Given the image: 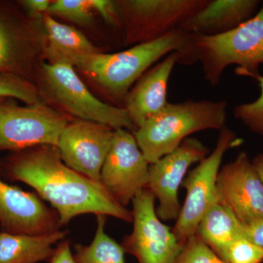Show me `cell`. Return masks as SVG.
I'll use <instances>...</instances> for the list:
<instances>
[{"instance_id":"obj_1","label":"cell","mask_w":263,"mask_h":263,"mask_svg":"<svg viewBox=\"0 0 263 263\" xmlns=\"http://www.w3.org/2000/svg\"><path fill=\"white\" fill-rule=\"evenodd\" d=\"M16 157L10 175L34 189L58 214L61 226L85 214L110 216L133 222L132 211L110 196L100 182L67 167L57 147L32 148Z\"/></svg>"},{"instance_id":"obj_2","label":"cell","mask_w":263,"mask_h":263,"mask_svg":"<svg viewBox=\"0 0 263 263\" xmlns=\"http://www.w3.org/2000/svg\"><path fill=\"white\" fill-rule=\"evenodd\" d=\"M194 37L195 34L178 29L160 39L117 53H65L48 57L50 62H69L114 98L124 100L143 74L170 53L180 52L184 56L185 65L195 63Z\"/></svg>"},{"instance_id":"obj_3","label":"cell","mask_w":263,"mask_h":263,"mask_svg":"<svg viewBox=\"0 0 263 263\" xmlns=\"http://www.w3.org/2000/svg\"><path fill=\"white\" fill-rule=\"evenodd\" d=\"M226 100H187L169 103L135 130L134 136L148 163L174 152L194 133L226 127Z\"/></svg>"},{"instance_id":"obj_4","label":"cell","mask_w":263,"mask_h":263,"mask_svg":"<svg viewBox=\"0 0 263 263\" xmlns=\"http://www.w3.org/2000/svg\"><path fill=\"white\" fill-rule=\"evenodd\" d=\"M193 51L211 86L220 82L224 71L237 65V74L254 79L263 64V3L257 13L229 32L216 36L195 35Z\"/></svg>"},{"instance_id":"obj_5","label":"cell","mask_w":263,"mask_h":263,"mask_svg":"<svg viewBox=\"0 0 263 263\" xmlns=\"http://www.w3.org/2000/svg\"><path fill=\"white\" fill-rule=\"evenodd\" d=\"M242 142L241 138L226 126L219 131L214 149L183 180L186 197L172 228L181 245L196 234L200 221L217 202L216 181L223 158L228 151L239 146Z\"/></svg>"},{"instance_id":"obj_6","label":"cell","mask_w":263,"mask_h":263,"mask_svg":"<svg viewBox=\"0 0 263 263\" xmlns=\"http://www.w3.org/2000/svg\"><path fill=\"white\" fill-rule=\"evenodd\" d=\"M43 70L53 96L79 119L100 123L114 130L136 129L126 109L103 103L95 97L69 62L43 63Z\"/></svg>"},{"instance_id":"obj_7","label":"cell","mask_w":263,"mask_h":263,"mask_svg":"<svg viewBox=\"0 0 263 263\" xmlns=\"http://www.w3.org/2000/svg\"><path fill=\"white\" fill-rule=\"evenodd\" d=\"M155 202V195L147 188L135 197L133 230L121 245L138 263H174L183 245L157 216Z\"/></svg>"},{"instance_id":"obj_8","label":"cell","mask_w":263,"mask_h":263,"mask_svg":"<svg viewBox=\"0 0 263 263\" xmlns=\"http://www.w3.org/2000/svg\"><path fill=\"white\" fill-rule=\"evenodd\" d=\"M66 116L42 103L27 106L0 105V150L57 147L68 124Z\"/></svg>"},{"instance_id":"obj_9","label":"cell","mask_w":263,"mask_h":263,"mask_svg":"<svg viewBox=\"0 0 263 263\" xmlns=\"http://www.w3.org/2000/svg\"><path fill=\"white\" fill-rule=\"evenodd\" d=\"M209 0H129L117 3L129 42L155 41L179 29Z\"/></svg>"},{"instance_id":"obj_10","label":"cell","mask_w":263,"mask_h":263,"mask_svg":"<svg viewBox=\"0 0 263 263\" xmlns=\"http://www.w3.org/2000/svg\"><path fill=\"white\" fill-rule=\"evenodd\" d=\"M149 166L134 134L127 129H117L102 168L100 183L114 200L127 207L147 188Z\"/></svg>"},{"instance_id":"obj_11","label":"cell","mask_w":263,"mask_h":263,"mask_svg":"<svg viewBox=\"0 0 263 263\" xmlns=\"http://www.w3.org/2000/svg\"><path fill=\"white\" fill-rule=\"evenodd\" d=\"M211 152L200 140L190 137L174 152L150 164L147 189L158 201L156 211L161 220H176L181 208L179 190L188 170Z\"/></svg>"},{"instance_id":"obj_12","label":"cell","mask_w":263,"mask_h":263,"mask_svg":"<svg viewBox=\"0 0 263 263\" xmlns=\"http://www.w3.org/2000/svg\"><path fill=\"white\" fill-rule=\"evenodd\" d=\"M114 129L90 121L69 122L59 139L57 149L64 163L86 177L100 182Z\"/></svg>"},{"instance_id":"obj_13","label":"cell","mask_w":263,"mask_h":263,"mask_svg":"<svg viewBox=\"0 0 263 263\" xmlns=\"http://www.w3.org/2000/svg\"><path fill=\"white\" fill-rule=\"evenodd\" d=\"M216 197L242 224L263 217V184L247 152L221 166Z\"/></svg>"},{"instance_id":"obj_14","label":"cell","mask_w":263,"mask_h":263,"mask_svg":"<svg viewBox=\"0 0 263 263\" xmlns=\"http://www.w3.org/2000/svg\"><path fill=\"white\" fill-rule=\"evenodd\" d=\"M0 224L5 232L41 235L61 230L57 213L37 194L24 191L0 179Z\"/></svg>"},{"instance_id":"obj_15","label":"cell","mask_w":263,"mask_h":263,"mask_svg":"<svg viewBox=\"0 0 263 263\" xmlns=\"http://www.w3.org/2000/svg\"><path fill=\"white\" fill-rule=\"evenodd\" d=\"M179 63L185 65L183 53H170L143 74L128 91L124 108L136 129L168 103L167 85L174 66Z\"/></svg>"},{"instance_id":"obj_16","label":"cell","mask_w":263,"mask_h":263,"mask_svg":"<svg viewBox=\"0 0 263 263\" xmlns=\"http://www.w3.org/2000/svg\"><path fill=\"white\" fill-rule=\"evenodd\" d=\"M260 3L259 0H209L179 29L195 35L224 34L253 17Z\"/></svg>"},{"instance_id":"obj_17","label":"cell","mask_w":263,"mask_h":263,"mask_svg":"<svg viewBox=\"0 0 263 263\" xmlns=\"http://www.w3.org/2000/svg\"><path fill=\"white\" fill-rule=\"evenodd\" d=\"M67 230L41 235L0 233V263H38L49 261L53 245L65 240Z\"/></svg>"},{"instance_id":"obj_18","label":"cell","mask_w":263,"mask_h":263,"mask_svg":"<svg viewBox=\"0 0 263 263\" xmlns=\"http://www.w3.org/2000/svg\"><path fill=\"white\" fill-rule=\"evenodd\" d=\"M196 235L221 259L229 246L243 237L241 223L228 208L219 202L203 216L197 227Z\"/></svg>"},{"instance_id":"obj_19","label":"cell","mask_w":263,"mask_h":263,"mask_svg":"<svg viewBox=\"0 0 263 263\" xmlns=\"http://www.w3.org/2000/svg\"><path fill=\"white\" fill-rule=\"evenodd\" d=\"M107 216H97L94 239L89 245L74 246L76 263H125L122 245L109 236L105 231Z\"/></svg>"},{"instance_id":"obj_20","label":"cell","mask_w":263,"mask_h":263,"mask_svg":"<svg viewBox=\"0 0 263 263\" xmlns=\"http://www.w3.org/2000/svg\"><path fill=\"white\" fill-rule=\"evenodd\" d=\"M48 34L47 56L65 53H95L99 50L87 37L75 27L60 23L51 15L43 18Z\"/></svg>"},{"instance_id":"obj_21","label":"cell","mask_w":263,"mask_h":263,"mask_svg":"<svg viewBox=\"0 0 263 263\" xmlns=\"http://www.w3.org/2000/svg\"><path fill=\"white\" fill-rule=\"evenodd\" d=\"M14 98L29 105L41 103L35 87L14 74L0 72V99Z\"/></svg>"},{"instance_id":"obj_22","label":"cell","mask_w":263,"mask_h":263,"mask_svg":"<svg viewBox=\"0 0 263 263\" xmlns=\"http://www.w3.org/2000/svg\"><path fill=\"white\" fill-rule=\"evenodd\" d=\"M259 83L260 95L250 103L240 104L233 109V116L249 130L263 137V76L254 77Z\"/></svg>"},{"instance_id":"obj_23","label":"cell","mask_w":263,"mask_h":263,"mask_svg":"<svg viewBox=\"0 0 263 263\" xmlns=\"http://www.w3.org/2000/svg\"><path fill=\"white\" fill-rule=\"evenodd\" d=\"M91 0H57L51 3L48 13L81 25H87L93 15Z\"/></svg>"},{"instance_id":"obj_24","label":"cell","mask_w":263,"mask_h":263,"mask_svg":"<svg viewBox=\"0 0 263 263\" xmlns=\"http://www.w3.org/2000/svg\"><path fill=\"white\" fill-rule=\"evenodd\" d=\"M174 263H227L196 234L190 237Z\"/></svg>"},{"instance_id":"obj_25","label":"cell","mask_w":263,"mask_h":263,"mask_svg":"<svg viewBox=\"0 0 263 263\" xmlns=\"http://www.w3.org/2000/svg\"><path fill=\"white\" fill-rule=\"evenodd\" d=\"M222 259L227 263H262L263 250L240 237L229 246Z\"/></svg>"},{"instance_id":"obj_26","label":"cell","mask_w":263,"mask_h":263,"mask_svg":"<svg viewBox=\"0 0 263 263\" xmlns=\"http://www.w3.org/2000/svg\"><path fill=\"white\" fill-rule=\"evenodd\" d=\"M14 55L13 38L0 18V72L10 65Z\"/></svg>"},{"instance_id":"obj_27","label":"cell","mask_w":263,"mask_h":263,"mask_svg":"<svg viewBox=\"0 0 263 263\" xmlns=\"http://www.w3.org/2000/svg\"><path fill=\"white\" fill-rule=\"evenodd\" d=\"M243 236L263 250V217L242 224Z\"/></svg>"},{"instance_id":"obj_28","label":"cell","mask_w":263,"mask_h":263,"mask_svg":"<svg viewBox=\"0 0 263 263\" xmlns=\"http://www.w3.org/2000/svg\"><path fill=\"white\" fill-rule=\"evenodd\" d=\"M48 263H76L70 240L65 239L57 245Z\"/></svg>"},{"instance_id":"obj_29","label":"cell","mask_w":263,"mask_h":263,"mask_svg":"<svg viewBox=\"0 0 263 263\" xmlns=\"http://www.w3.org/2000/svg\"><path fill=\"white\" fill-rule=\"evenodd\" d=\"M22 4L31 13L37 15L48 12L51 2L48 0H25L22 2Z\"/></svg>"},{"instance_id":"obj_30","label":"cell","mask_w":263,"mask_h":263,"mask_svg":"<svg viewBox=\"0 0 263 263\" xmlns=\"http://www.w3.org/2000/svg\"><path fill=\"white\" fill-rule=\"evenodd\" d=\"M252 161L263 184V152L256 155Z\"/></svg>"},{"instance_id":"obj_31","label":"cell","mask_w":263,"mask_h":263,"mask_svg":"<svg viewBox=\"0 0 263 263\" xmlns=\"http://www.w3.org/2000/svg\"><path fill=\"white\" fill-rule=\"evenodd\" d=\"M3 100H4V99H0V105H1L2 103H3Z\"/></svg>"}]
</instances>
